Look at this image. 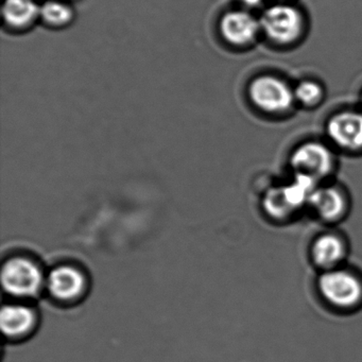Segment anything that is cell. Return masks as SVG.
I'll use <instances>...</instances> for the list:
<instances>
[{
    "instance_id": "1",
    "label": "cell",
    "mask_w": 362,
    "mask_h": 362,
    "mask_svg": "<svg viewBox=\"0 0 362 362\" xmlns=\"http://www.w3.org/2000/svg\"><path fill=\"white\" fill-rule=\"evenodd\" d=\"M315 289L322 304L332 313L351 315L362 309V273L347 264L317 272Z\"/></svg>"
},
{
    "instance_id": "2",
    "label": "cell",
    "mask_w": 362,
    "mask_h": 362,
    "mask_svg": "<svg viewBox=\"0 0 362 362\" xmlns=\"http://www.w3.org/2000/svg\"><path fill=\"white\" fill-rule=\"evenodd\" d=\"M290 175L310 180L315 184L334 180L337 160L329 146L320 141L298 145L288 158Z\"/></svg>"
},
{
    "instance_id": "3",
    "label": "cell",
    "mask_w": 362,
    "mask_h": 362,
    "mask_svg": "<svg viewBox=\"0 0 362 362\" xmlns=\"http://www.w3.org/2000/svg\"><path fill=\"white\" fill-rule=\"evenodd\" d=\"M349 190L336 180L319 184L309 198L306 211L326 228H336L351 213Z\"/></svg>"
},
{
    "instance_id": "4",
    "label": "cell",
    "mask_w": 362,
    "mask_h": 362,
    "mask_svg": "<svg viewBox=\"0 0 362 362\" xmlns=\"http://www.w3.org/2000/svg\"><path fill=\"white\" fill-rule=\"evenodd\" d=\"M349 255V240L334 228L317 233L309 243L308 259L317 272L344 266Z\"/></svg>"
},
{
    "instance_id": "5",
    "label": "cell",
    "mask_w": 362,
    "mask_h": 362,
    "mask_svg": "<svg viewBox=\"0 0 362 362\" xmlns=\"http://www.w3.org/2000/svg\"><path fill=\"white\" fill-rule=\"evenodd\" d=\"M1 281L8 293L18 298H28L39 292L44 277L40 267L33 260L13 257L4 264Z\"/></svg>"
},
{
    "instance_id": "6",
    "label": "cell",
    "mask_w": 362,
    "mask_h": 362,
    "mask_svg": "<svg viewBox=\"0 0 362 362\" xmlns=\"http://www.w3.org/2000/svg\"><path fill=\"white\" fill-rule=\"evenodd\" d=\"M254 105L266 112H283L291 107L294 92L279 78L264 76L256 78L249 88Z\"/></svg>"
},
{
    "instance_id": "7",
    "label": "cell",
    "mask_w": 362,
    "mask_h": 362,
    "mask_svg": "<svg viewBox=\"0 0 362 362\" xmlns=\"http://www.w3.org/2000/svg\"><path fill=\"white\" fill-rule=\"evenodd\" d=\"M260 29L276 43H290L300 35L302 18L298 10L290 6L277 5L269 8L259 21Z\"/></svg>"
},
{
    "instance_id": "8",
    "label": "cell",
    "mask_w": 362,
    "mask_h": 362,
    "mask_svg": "<svg viewBox=\"0 0 362 362\" xmlns=\"http://www.w3.org/2000/svg\"><path fill=\"white\" fill-rule=\"evenodd\" d=\"M328 139L336 147L349 153L362 151V114L342 112L328 122Z\"/></svg>"
},
{
    "instance_id": "9",
    "label": "cell",
    "mask_w": 362,
    "mask_h": 362,
    "mask_svg": "<svg viewBox=\"0 0 362 362\" xmlns=\"http://www.w3.org/2000/svg\"><path fill=\"white\" fill-rule=\"evenodd\" d=\"M86 275L79 269L69 264L57 267L46 279L50 296L63 303L75 302L86 289Z\"/></svg>"
},
{
    "instance_id": "10",
    "label": "cell",
    "mask_w": 362,
    "mask_h": 362,
    "mask_svg": "<svg viewBox=\"0 0 362 362\" xmlns=\"http://www.w3.org/2000/svg\"><path fill=\"white\" fill-rule=\"evenodd\" d=\"M259 29V21L245 11L230 12L221 21L222 35L233 45H245L253 41Z\"/></svg>"
},
{
    "instance_id": "11",
    "label": "cell",
    "mask_w": 362,
    "mask_h": 362,
    "mask_svg": "<svg viewBox=\"0 0 362 362\" xmlns=\"http://www.w3.org/2000/svg\"><path fill=\"white\" fill-rule=\"evenodd\" d=\"M0 323L6 336L22 338L35 329L37 315L33 309L24 305H6L0 315Z\"/></svg>"
},
{
    "instance_id": "12",
    "label": "cell",
    "mask_w": 362,
    "mask_h": 362,
    "mask_svg": "<svg viewBox=\"0 0 362 362\" xmlns=\"http://www.w3.org/2000/svg\"><path fill=\"white\" fill-rule=\"evenodd\" d=\"M3 14L10 26L25 28L37 20L41 9L33 0H6Z\"/></svg>"
},
{
    "instance_id": "13",
    "label": "cell",
    "mask_w": 362,
    "mask_h": 362,
    "mask_svg": "<svg viewBox=\"0 0 362 362\" xmlns=\"http://www.w3.org/2000/svg\"><path fill=\"white\" fill-rule=\"evenodd\" d=\"M41 16L50 26L62 27L73 21L74 12L65 4L52 0L41 8Z\"/></svg>"
},
{
    "instance_id": "14",
    "label": "cell",
    "mask_w": 362,
    "mask_h": 362,
    "mask_svg": "<svg viewBox=\"0 0 362 362\" xmlns=\"http://www.w3.org/2000/svg\"><path fill=\"white\" fill-rule=\"evenodd\" d=\"M321 96V88L315 82H302L296 86V90H294V98L298 99L304 105H313L320 100Z\"/></svg>"
},
{
    "instance_id": "15",
    "label": "cell",
    "mask_w": 362,
    "mask_h": 362,
    "mask_svg": "<svg viewBox=\"0 0 362 362\" xmlns=\"http://www.w3.org/2000/svg\"><path fill=\"white\" fill-rule=\"evenodd\" d=\"M264 0H243V3L247 7H257Z\"/></svg>"
},
{
    "instance_id": "16",
    "label": "cell",
    "mask_w": 362,
    "mask_h": 362,
    "mask_svg": "<svg viewBox=\"0 0 362 362\" xmlns=\"http://www.w3.org/2000/svg\"><path fill=\"white\" fill-rule=\"evenodd\" d=\"M361 103H362V98H361Z\"/></svg>"
}]
</instances>
